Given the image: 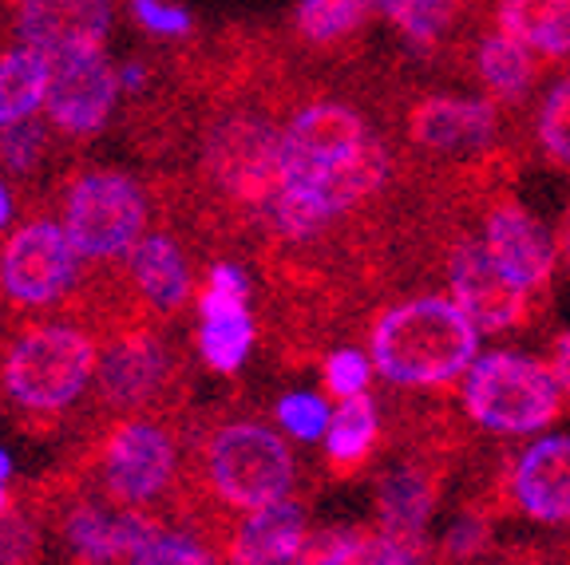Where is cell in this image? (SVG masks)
<instances>
[{
    "label": "cell",
    "mask_w": 570,
    "mask_h": 565,
    "mask_svg": "<svg viewBox=\"0 0 570 565\" xmlns=\"http://www.w3.org/2000/svg\"><path fill=\"white\" fill-rule=\"evenodd\" d=\"M559 257L570 266V214L562 218V230H559Z\"/></svg>",
    "instance_id": "60d3db41"
},
{
    "label": "cell",
    "mask_w": 570,
    "mask_h": 565,
    "mask_svg": "<svg viewBox=\"0 0 570 565\" xmlns=\"http://www.w3.org/2000/svg\"><path fill=\"white\" fill-rule=\"evenodd\" d=\"M448 297L483 336L519 333L534 313V297L499 274L480 238H460L448 254Z\"/></svg>",
    "instance_id": "5bb4252c"
},
{
    "label": "cell",
    "mask_w": 570,
    "mask_h": 565,
    "mask_svg": "<svg viewBox=\"0 0 570 565\" xmlns=\"http://www.w3.org/2000/svg\"><path fill=\"white\" fill-rule=\"evenodd\" d=\"M511 565H562V562H551V557H543V554H527V557H519V562H511Z\"/></svg>",
    "instance_id": "b9f144b4"
},
{
    "label": "cell",
    "mask_w": 570,
    "mask_h": 565,
    "mask_svg": "<svg viewBox=\"0 0 570 565\" xmlns=\"http://www.w3.org/2000/svg\"><path fill=\"white\" fill-rule=\"evenodd\" d=\"M495 506L534 526H570V435H534L499 470Z\"/></svg>",
    "instance_id": "7c38bea8"
},
{
    "label": "cell",
    "mask_w": 570,
    "mask_h": 565,
    "mask_svg": "<svg viewBox=\"0 0 570 565\" xmlns=\"http://www.w3.org/2000/svg\"><path fill=\"white\" fill-rule=\"evenodd\" d=\"M178 356L163 333L147 325L124 328L104 340L96 376V404L111 416H142L170 396Z\"/></svg>",
    "instance_id": "30bf717a"
},
{
    "label": "cell",
    "mask_w": 570,
    "mask_h": 565,
    "mask_svg": "<svg viewBox=\"0 0 570 565\" xmlns=\"http://www.w3.org/2000/svg\"><path fill=\"white\" fill-rule=\"evenodd\" d=\"M491 546V522L483 511H463L440 538V562L472 565Z\"/></svg>",
    "instance_id": "d590c367"
},
{
    "label": "cell",
    "mask_w": 570,
    "mask_h": 565,
    "mask_svg": "<svg viewBox=\"0 0 570 565\" xmlns=\"http://www.w3.org/2000/svg\"><path fill=\"white\" fill-rule=\"evenodd\" d=\"M124 88L119 63L107 48H76L52 56V91H48L45 119L63 142H91L107 131L116 116Z\"/></svg>",
    "instance_id": "8fae6325"
},
{
    "label": "cell",
    "mask_w": 570,
    "mask_h": 565,
    "mask_svg": "<svg viewBox=\"0 0 570 565\" xmlns=\"http://www.w3.org/2000/svg\"><path fill=\"white\" fill-rule=\"evenodd\" d=\"M183 483V435L163 416H116L91 455V486L111 503L155 514Z\"/></svg>",
    "instance_id": "52a82bcc"
},
{
    "label": "cell",
    "mask_w": 570,
    "mask_h": 565,
    "mask_svg": "<svg viewBox=\"0 0 570 565\" xmlns=\"http://www.w3.org/2000/svg\"><path fill=\"white\" fill-rule=\"evenodd\" d=\"M491 20L499 32L515 36L539 60H570V0H495Z\"/></svg>",
    "instance_id": "d4e9b609"
},
{
    "label": "cell",
    "mask_w": 570,
    "mask_h": 565,
    "mask_svg": "<svg viewBox=\"0 0 570 565\" xmlns=\"http://www.w3.org/2000/svg\"><path fill=\"white\" fill-rule=\"evenodd\" d=\"M480 328L448 293H420L376 313L368 356L389 388L448 391L480 360Z\"/></svg>",
    "instance_id": "7a4b0ae2"
},
{
    "label": "cell",
    "mask_w": 570,
    "mask_h": 565,
    "mask_svg": "<svg viewBox=\"0 0 570 565\" xmlns=\"http://www.w3.org/2000/svg\"><path fill=\"white\" fill-rule=\"evenodd\" d=\"M381 12V0H297L294 28L309 48H337L353 40Z\"/></svg>",
    "instance_id": "83f0119b"
},
{
    "label": "cell",
    "mask_w": 570,
    "mask_h": 565,
    "mask_svg": "<svg viewBox=\"0 0 570 565\" xmlns=\"http://www.w3.org/2000/svg\"><path fill=\"white\" fill-rule=\"evenodd\" d=\"M480 246L495 261V269L508 281H515L523 293H543L559 269V241L551 238L543 221L534 218L515 198H495L483 210L480 221Z\"/></svg>",
    "instance_id": "9a60e30c"
},
{
    "label": "cell",
    "mask_w": 570,
    "mask_h": 565,
    "mask_svg": "<svg viewBox=\"0 0 570 565\" xmlns=\"http://www.w3.org/2000/svg\"><path fill=\"white\" fill-rule=\"evenodd\" d=\"M127 12L155 40H187L195 32V17L178 0H127Z\"/></svg>",
    "instance_id": "e575fe53"
},
{
    "label": "cell",
    "mask_w": 570,
    "mask_h": 565,
    "mask_svg": "<svg viewBox=\"0 0 570 565\" xmlns=\"http://www.w3.org/2000/svg\"><path fill=\"white\" fill-rule=\"evenodd\" d=\"M277 139L282 123L262 111H230L206 131L203 170L210 186L238 210L262 214L277 178Z\"/></svg>",
    "instance_id": "9c48e42d"
},
{
    "label": "cell",
    "mask_w": 570,
    "mask_h": 565,
    "mask_svg": "<svg viewBox=\"0 0 570 565\" xmlns=\"http://www.w3.org/2000/svg\"><path fill=\"white\" fill-rule=\"evenodd\" d=\"M119 88H124V96H147V88H151V63L142 60H124L119 63Z\"/></svg>",
    "instance_id": "8d00e7d4"
},
{
    "label": "cell",
    "mask_w": 570,
    "mask_h": 565,
    "mask_svg": "<svg viewBox=\"0 0 570 565\" xmlns=\"http://www.w3.org/2000/svg\"><path fill=\"white\" fill-rule=\"evenodd\" d=\"M88 261L52 214L20 218L0 238V300L12 313H56L83 293Z\"/></svg>",
    "instance_id": "ba28073f"
},
{
    "label": "cell",
    "mask_w": 570,
    "mask_h": 565,
    "mask_svg": "<svg viewBox=\"0 0 570 565\" xmlns=\"http://www.w3.org/2000/svg\"><path fill=\"white\" fill-rule=\"evenodd\" d=\"M472 0H381V17L416 52H436L468 17Z\"/></svg>",
    "instance_id": "4316f807"
},
{
    "label": "cell",
    "mask_w": 570,
    "mask_h": 565,
    "mask_svg": "<svg viewBox=\"0 0 570 565\" xmlns=\"http://www.w3.org/2000/svg\"><path fill=\"white\" fill-rule=\"evenodd\" d=\"M52 91V56L12 40L0 48V131L45 119Z\"/></svg>",
    "instance_id": "603a6c76"
},
{
    "label": "cell",
    "mask_w": 570,
    "mask_h": 565,
    "mask_svg": "<svg viewBox=\"0 0 570 565\" xmlns=\"http://www.w3.org/2000/svg\"><path fill=\"white\" fill-rule=\"evenodd\" d=\"M12 40L48 56L107 48L116 28V0H9Z\"/></svg>",
    "instance_id": "e0dca14e"
},
{
    "label": "cell",
    "mask_w": 570,
    "mask_h": 565,
    "mask_svg": "<svg viewBox=\"0 0 570 565\" xmlns=\"http://www.w3.org/2000/svg\"><path fill=\"white\" fill-rule=\"evenodd\" d=\"M155 514L119 506L88 486L60 506L56 531L71 565H124L155 531Z\"/></svg>",
    "instance_id": "4fadbf2b"
},
{
    "label": "cell",
    "mask_w": 570,
    "mask_h": 565,
    "mask_svg": "<svg viewBox=\"0 0 570 565\" xmlns=\"http://www.w3.org/2000/svg\"><path fill=\"white\" fill-rule=\"evenodd\" d=\"M68 238L91 269H124L151 226L147 186L119 167H83L63 182L60 214Z\"/></svg>",
    "instance_id": "5b68a950"
},
{
    "label": "cell",
    "mask_w": 570,
    "mask_h": 565,
    "mask_svg": "<svg viewBox=\"0 0 570 565\" xmlns=\"http://www.w3.org/2000/svg\"><path fill=\"white\" fill-rule=\"evenodd\" d=\"M195 353L214 376H238L258 345V320L249 305L195 309Z\"/></svg>",
    "instance_id": "484cf974"
},
{
    "label": "cell",
    "mask_w": 570,
    "mask_h": 565,
    "mask_svg": "<svg viewBox=\"0 0 570 565\" xmlns=\"http://www.w3.org/2000/svg\"><path fill=\"white\" fill-rule=\"evenodd\" d=\"M428 546L381 531V526H330L317 531L302 565H424Z\"/></svg>",
    "instance_id": "7402d4cb"
},
{
    "label": "cell",
    "mask_w": 570,
    "mask_h": 565,
    "mask_svg": "<svg viewBox=\"0 0 570 565\" xmlns=\"http://www.w3.org/2000/svg\"><path fill=\"white\" fill-rule=\"evenodd\" d=\"M12 506H17V498H12V486H0V514H9Z\"/></svg>",
    "instance_id": "7bdbcfd3"
},
{
    "label": "cell",
    "mask_w": 570,
    "mask_h": 565,
    "mask_svg": "<svg viewBox=\"0 0 570 565\" xmlns=\"http://www.w3.org/2000/svg\"><path fill=\"white\" fill-rule=\"evenodd\" d=\"M45 549V526L32 511L12 506L0 514V565H36Z\"/></svg>",
    "instance_id": "836d02e7"
},
{
    "label": "cell",
    "mask_w": 570,
    "mask_h": 565,
    "mask_svg": "<svg viewBox=\"0 0 570 565\" xmlns=\"http://www.w3.org/2000/svg\"><path fill=\"white\" fill-rule=\"evenodd\" d=\"M12 478H17V459L9 447H0V486H12Z\"/></svg>",
    "instance_id": "ab89813d"
},
{
    "label": "cell",
    "mask_w": 570,
    "mask_h": 565,
    "mask_svg": "<svg viewBox=\"0 0 570 565\" xmlns=\"http://www.w3.org/2000/svg\"><path fill=\"white\" fill-rule=\"evenodd\" d=\"M104 340L83 320H32L0 348V396L28 424H56L96 396Z\"/></svg>",
    "instance_id": "3957f363"
},
{
    "label": "cell",
    "mask_w": 570,
    "mask_h": 565,
    "mask_svg": "<svg viewBox=\"0 0 570 565\" xmlns=\"http://www.w3.org/2000/svg\"><path fill=\"white\" fill-rule=\"evenodd\" d=\"M562 388L554 380L551 360L495 348L480 353V360L460 380V407L468 424L499 439H527L543 435L562 416Z\"/></svg>",
    "instance_id": "8992f818"
},
{
    "label": "cell",
    "mask_w": 570,
    "mask_h": 565,
    "mask_svg": "<svg viewBox=\"0 0 570 565\" xmlns=\"http://www.w3.org/2000/svg\"><path fill=\"white\" fill-rule=\"evenodd\" d=\"M381 432H384V416L373 396H353V399L333 404L330 432L321 439L325 467L337 478L361 475V470L373 463L376 447H381Z\"/></svg>",
    "instance_id": "cb8c5ba5"
},
{
    "label": "cell",
    "mask_w": 570,
    "mask_h": 565,
    "mask_svg": "<svg viewBox=\"0 0 570 565\" xmlns=\"http://www.w3.org/2000/svg\"><path fill=\"white\" fill-rule=\"evenodd\" d=\"M313 522L302 498H282L274 506L230 518L223 534L226 565H302L313 542Z\"/></svg>",
    "instance_id": "d6986e66"
},
{
    "label": "cell",
    "mask_w": 570,
    "mask_h": 565,
    "mask_svg": "<svg viewBox=\"0 0 570 565\" xmlns=\"http://www.w3.org/2000/svg\"><path fill=\"white\" fill-rule=\"evenodd\" d=\"M551 368H554V380H559L562 396L570 399V328L551 340Z\"/></svg>",
    "instance_id": "f35d334b"
},
{
    "label": "cell",
    "mask_w": 570,
    "mask_h": 565,
    "mask_svg": "<svg viewBox=\"0 0 570 565\" xmlns=\"http://www.w3.org/2000/svg\"><path fill=\"white\" fill-rule=\"evenodd\" d=\"M392 178V155L345 99L294 107L277 139V178L262 226L285 246H309L368 206Z\"/></svg>",
    "instance_id": "6da1fadb"
},
{
    "label": "cell",
    "mask_w": 570,
    "mask_h": 565,
    "mask_svg": "<svg viewBox=\"0 0 570 565\" xmlns=\"http://www.w3.org/2000/svg\"><path fill=\"white\" fill-rule=\"evenodd\" d=\"M124 277H127L131 297L159 320L178 317L187 305L195 309L198 285H203V277L195 274L190 249L170 230H159V226L135 246L131 257H127Z\"/></svg>",
    "instance_id": "ac0fdd59"
},
{
    "label": "cell",
    "mask_w": 570,
    "mask_h": 565,
    "mask_svg": "<svg viewBox=\"0 0 570 565\" xmlns=\"http://www.w3.org/2000/svg\"><path fill=\"white\" fill-rule=\"evenodd\" d=\"M534 142L551 167L570 175V71L559 76L534 107Z\"/></svg>",
    "instance_id": "f546056e"
},
{
    "label": "cell",
    "mask_w": 570,
    "mask_h": 565,
    "mask_svg": "<svg viewBox=\"0 0 570 565\" xmlns=\"http://www.w3.org/2000/svg\"><path fill=\"white\" fill-rule=\"evenodd\" d=\"M124 565H226L223 546L206 538L203 526L178 518V522H155V531L142 538V546L127 557Z\"/></svg>",
    "instance_id": "f1b7e54d"
},
{
    "label": "cell",
    "mask_w": 570,
    "mask_h": 565,
    "mask_svg": "<svg viewBox=\"0 0 570 565\" xmlns=\"http://www.w3.org/2000/svg\"><path fill=\"white\" fill-rule=\"evenodd\" d=\"M20 221V195H17V178H9L0 170V238Z\"/></svg>",
    "instance_id": "74e56055"
},
{
    "label": "cell",
    "mask_w": 570,
    "mask_h": 565,
    "mask_svg": "<svg viewBox=\"0 0 570 565\" xmlns=\"http://www.w3.org/2000/svg\"><path fill=\"white\" fill-rule=\"evenodd\" d=\"M499 107L488 96H424L409 107V142L432 159H475L495 147Z\"/></svg>",
    "instance_id": "2e32d148"
},
{
    "label": "cell",
    "mask_w": 570,
    "mask_h": 565,
    "mask_svg": "<svg viewBox=\"0 0 570 565\" xmlns=\"http://www.w3.org/2000/svg\"><path fill=\"white\" fill-rule=\"evenodd\" d=\"M440 506V470L428 463H401L376 483V526L396 538L428 546V531Z\"/></svg>",
    "instance_id": "ffe728a7"
},
{
    "label": "cell",
    "mask_w": 570,
    "mask_h": 565,
    "mask_svg": "<svg viewBox=\"0 0 570 565\" xmlns=\"http://www.w3.org/2000/svg\"><path fill=\"white\" fill-rule=\"evenodd\" d=\"M333 419V399L325 391L313 388H294L277 396L274 404V427L289 443H321L330 432Z\"/></svg>",
    "instance_id": "4dcf8cb0"
},
{
    "label": "cell",
    "mask_w": 570,
    "mask_h": 565,
    "mask_svg": "<svg viewBox=\"0 0 570 565\" xmlns=\"http://www.w3.org/2000/svg\"><path fill=\"white\" fill-rule=\"evenodd\" d=\"M198 483H203V495L230 518L294 498V443L262 419H223L198 443Z\"/></svg>",
    "instance_id": "277c9868"
},
{
    "label": "cell",
    "mask_w": 570,
    "mask_h": 565,
    "mask_svg": "<svg viewBox=\"0 0 570 565\" xmlns=\"http://www.w3.org/2000/svg\"><path fill=\"white\" fill-rule=\"evenodd\" d=\"M373 376H376V368H373L368 348L341 345L321 360V391H325L333 404L353 399V396H368Z\"/></svg>",
    "instance_id": "d6a6232c"
},
{
    "label": "cell",
    "mask_w": 570,
    "mask_h": 565,
    "mask_svg": "<svg viewBox=\"0 0 570 565\" xmlns=\"http://www.w3.org/2000/svg\"><path fill=\"white\" fill-rule=\"evenodd\" d=\"M472 71H475V83H480L491 103L515 107V103H523L534 91V83H539V56L519 44L515 36L488 28V32L475 36Z\"/></svg>",
    "instance_id": "44dd1931"
},
{
    "label": "cell",
    "mask_w": 570,
    "mask_h": 565,
    "mask_svg": "<svg viewBox=\"0 0 570 565\" xmlns=\"http://www.w3.org/2000/svg\"><path fill=\"white\" fill-rule=\"evenodd\" d=\"M56 131L48 127V119H32L0 131V170L9 178H32L45 170L48 155H52Z\"/></svg>",
    "instance_id": "1f68e13d"
}]
</instances>
